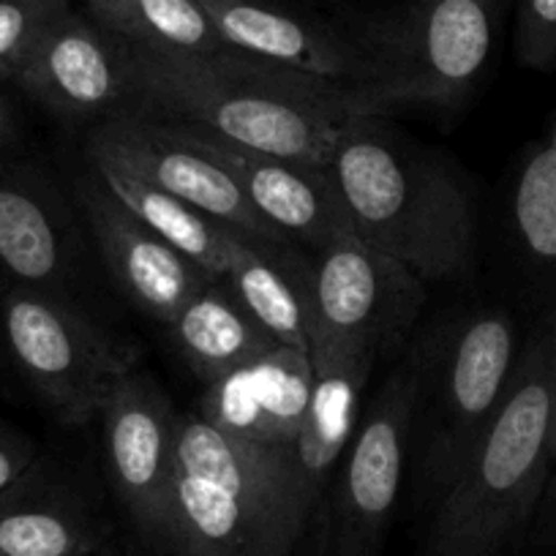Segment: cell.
Returning <instances> with one entry per match:
<instances>
[{"instance_id":"d6a6232c","label":"cell","mask_w":556,"mask_h":556,"mask_svg":"<svg viewBox=\"0 0 556 556\" xmlns=\"http://www.w3.org/2000/svg\"><path fill=\"white\" fill-rule=\"evenodd\" d=\"M83 556H117V554H115V551H112V548H106V545H104V548L93 551V554H83Z\"/></svg>"},{"instance_id":"4316f807","label":"cell","mask_w":556,"mask_h":556,"mask_svg":"<svg viewBox=\"0 0 556 556\" xmlns=\"http://www.w3.org/2000/svg\"><path fill=\"white\" fill-rule=\"evenodd\" d=\"M39 469V447L17 426L0 420V496Z\"/></svg>"},{"instance_id":"484cf974","label":"cell","mask_w":556,"mask_h":556,"mask_svg":"<svg viewBox=\"0 0 556 556\" xmlns=\"http://www.w3.org/2000/svg\"><path fill=\"white\" fill-rule=\"evenodd\" d=\"M516 58L534 72L556 68V0H518Z\"/></svg>"},{"instance_id":"3957f363","label":"cell","mask_w":556,"mask_h":556,"mask_svg":"<svg viewBox=\"0 0 556 556\" xmlns=\"http://www.w3.org/2000/svg\"><path fill=\"white\" fill-rule=\"evenodd\" d=\"M312 507L295 447L256 445L200 415H178L175 556H290Z\"/></svg>"},{"instance_id":"52a82bcc","label":"cell","mask_w":556,"mask_h":556,"mask_svg":"<svg viewBox=\"0 0 556 556\" xmlns=\"http://www.w3.org/2000/svg\"><path fill=\"white\" fill-rule=\"evenodd\" d=\"M496 12L500 0H417L379 36L366 79L346 90V112L458 104L489 63Z\"/></svg>"},{"instance_id":"d4e9b609","label":"cell","mask_w":556,"mask_h":556,"mask_svg":"<svg viewBox=\"0 0 556 556\" xmlns=\"http://www.w3.org/2000/svg\"><path fill=\"white\" fill-rule=\"evenodd\" d=\"M68 12V0H0V83H14L36 45Z\"/></svg>"},{"instance_id":"ac0fdd59","label":"cell","mask_w":556,"mask_h":556,"mask_svg":"<svg viewBox=\"0 0 556 556\" xmlns=\"http://www.w3.org/2000/svg\"><path fill=\"white\" fill-rule=\"evenodd\" d=\"M377 355V350L346 341H312V395L295 453L314 502L355 440L363 393Z\"/></svg>"},{"instance_id":"9a60e30c","label":"cell","mask_w":556,"mask_h":556,"mask_svg":"<svg viewBox=\"0 0 556 556\" xmlns=\"http://www.w3.org/2000/svg\"><path fill=\"white\" fill-rule=\"evenodd\" d=\"M77 229L55 186L34 164L0 162V276L7 285L68 295Z\"/></svg>"},{"instance_id":"83f0119b","label":"cell","mask_w":556,"mask_h":556,"mask_svg":"<svg viewBox=\"0 0 556 556\" xmlns=\"http://www.w3.org/2000/svg\"><path fill=\"white\" fill-rule=\"evenodd\" d=\"M532 540L540 548L556 551V472H551L543 500H540L538 513H534Z\"/></svg>"},{"instance_id":"7c38bea8","label":"cell","mask_w":556,"mask_h":556,"mask_svg":"<svg viewBox=\"0 0 556 556\" xmlns=\"http://www.w3.org/2000/svg\"><path fill=\"white\" fill-rule=\"evenodd\" d=\"M14 85L68 121L106 117L134 101L126 41L72 9L36 45Z\"/></svg>"},{"instance_id":"1f68e13d","label":"cell","mask_w":556,"mask_h":556,"mask_svg":"<svg viewBox=\"0 0 556 556\" xmlns=\"http://www.w3.org/2000/svg\"><path fill=\"white\" fill-rule=\"evenodd\" d=\"M545 333H548L551 339L556 341V306H554V312H551V319H548V330H545Z\"/></svg>"},{"instance_id":"30bf717a","label":"cell","mask_w":556,"mask_h":556,"mask_svg":"<svg viewBox=\"0 0 556 556\" xmlns=\"http://www.w3.org/2000/svg\"><path fill=\"white\" fill-rule=\"evenodd\" d=\"M308 281L314 339L382 352L409 333L426 306L424 281L352 227L317 251Z\"/></svg>"},{"instance_id":"ba28073f","label":"cell","mask_w":556,"mask_h":556,"mask_svg":"<svg viewBox=\"0 0 556 556\" xmlns=\"http://www.w3.org/2000/svg\"><path fill=\"white\" fill-rule=\"evenodd\" d=\"M417 352L399 368L355 431L325 523V556H382L412 447Z\"/></svg>"},{"instance_id":"e0dca14e","label":"cell","mask_w":556,"mask_h":556,"mask_svg":"<svg viewBox=\"0 0 556 556\" xmlns=\"http://www.w3.org/2000/svg\"><path fill=\"white\" fill-rule=\"evenodd\" d=\"M222 41L256 61L276 63L336 85L363 83L368 55H361L323 25L303 20L273 0H197Z\"/></svg>"},{"instance_id":"7402d4cb","label":"cell","mask_w":556,"mask_h":556,"mask_svg":"<svg viewBox=\"0 0 556 556\" xmlns=\"http://www.w3.org/2000/svg\"><path fill=\"white\" fill-rule=\"evenodd\" d=\"M90 169L101 178V184L117 197L126 207H131L134 216H139L156 235H162L173 249L189 256L194 265L211 273L213 278H224L243 245L251 238L232 232L229 227L218 224L207 213L197 211L180 197L162 191L148 180L134 178L131 173L112 164L88 162Z\"/></svg>"},{"instance_id":"603a6c76","label":"cell","mask_w":556,"mask_h":556,"mask_svg":"<svg viewBox=\"0 0 556 556\" xmlns=\"http://www.w3.org/2000/svg\"><path fill=\"white\" fill-rule=\"evenodd\" d=\"M96 25L131 47L216 52L227 47L197 0H83Z\"/></svg>"},{"instance_id":"836d02e7","label":"cell","mask_w":556,"mask_h":556,"mask_svg":"<svg viewBox=\"0 0 556 556\" xmlns=\"http://www.w3.org/2000/svg\"><path fill=\"white\" fill-rule=\"evenodd\" d=\"M7 281H3V276H0V295H3V290H7Z\"/></svg>"},{"instance_id":"8fae6325","label":"cell","mask_w":556,"mask_h":556,"mask_svg":"<svg viewBox=\"0 0 556 556\" xmlns=\"http://www.w3.org/2000/svg\"><path fill=\"white\" fill-rule=\"evenodd\" d=\"M106 472L142 538L173 551V456L178 415L146 371H131L101 409Z\"/></svg>"},{"instance_id":"9c48e42d","label":"cell","mask_w":556,"mask_h":556,"mask_svg":"<svg viewBox=\"0 0 556 556\" xmlns=\"http://www.w3.org/2000/svg\"><path fill=\"white\" fill-rule=\"evenodd\" d=\"M85 153L88 162L121 167L134 178L180 197L243 238L270 245L285 243L281 235L256 216L232 175L180 123L148 110H117L101 117L88 134Z\"/></svg>"},{"instance_id":"cb8c5ba5","label":"cell","mask_w":556,"mask_h":556,"mask_svg":"<svg viewBox=\"0 0 556 556\" xmlns=\"http://www.w3.org/2000/svg\"><path fill=\"white\" fill-rule=\"evenodd\" d=\"M513 222L523 251L556 267V148L534 146L523 159L513 191Z\"/></svg>"},{"instance_id":"4dcf8cb0","label":"cell","mask_w":556,"mask_h":556,"mask_svg":"<svg viewBox=\"0 0 556 556\" xmlns=\"http://www.w3.org/2000/svg\"><path fill=\"white\" fill-rule=\"evenodd\" d=\"M545 142H548L551 148H556V115H554V121H551V128H548V137H545Z\"/></svg>"},{"instance_id":"ffe728a7","label":"cell","mask_w":556,"mask_h":556,"mask_svg":"<svg viewBox=\"0 0 556 556\" xmlns=\"http://www.w3.org/2000/svg\"><path fill=\"white\" fill-rule=\"evenodd\" d=\"M169 330L186 366L205 382V388L278 344L222 278L202 287L175 314Z\"/></svg>"},{"instance_id":"d6986e66","label":"cell","mask_w":556,"mask_h":556,"mask_svg":"<svg viewBox=\"0 0 556 556\" xmlns=\"http://www.w3.org/2000/svg\"><path fill=\"white\" fill-rule=\"evenodd\" d=\"M104 545L83 502L39 469L0 496V556H83Z\"/></svg>"},{"instance_id":"277c9868","label":"cell","mask_w":556,"mask_h":556,"mask_svg":"<svg viewBox=\"0 0 556 556\" xmlns=\"http://www.w3.org/2000/svg\"><path fill=\"white\" fill-rule=\"evenodd\" d=\"M556 341L548 333L521 355L505 404L440 496L424 556H505L532 527L551 478Z\"/></svg>"},{"instance_id":"f546056e","label":"cell","mask_w":556,"mask_h":556,"mask_svg":"<svg viewBox=\"0 0 556 556\" xmlns=\"http://www.w3.org/2000/svg\"><path fill=\"white\" fill-rule=\"evenodd\" d=\"M551 462H556V393H554V412H551V440H548Z\"/></svg>"},{"instance_id":"5bb4252c","label":"cell","mask_w":556,"mask_h":556,"mask_svg":"<svg viewBox=\"0 0 556 556\" xmlns=\"http://www.w3.org/2000/svg\"><path fill=\"white\" fill-rule=\"evenodd\" d=\"M180 126L232 175L256 216L285 240H303L319 251L350 229L344 202L323 167L229 146L186 123Z\"/></svg>"},{"instance_id":"e575fe53","label":"cell","mask_w":556,"mask_h":556,"mask_svg":"<svg viewBox=\"0 0 556 556\" xmlns=\"http://www.w3.org/2000/svg\"><path fill=\"white\" fill-rule=\"evenodd\" d=\"M3 355H7V352H3V341H0V361H3Z\"/></svg>"},{"instance_id":"7a4b0ae2","label":"cell","mask_w":556,"mask_h":556,"mask_svg":"<svg viewBox=\"0 0 556 556\" xmlns=\"http://www.w3.org/2000/svg\"><path fill=\"white\" fill-rule=\"evenodd\" d=\"M325 173L350 227L424 285L467 270L475 251L472 194L447 159L399 142L379 117L350 115Z\"/></svg>"},{"instance_id":"6da1fadb","label":"cell","mask_w":556,"mask_h":556,"mask_svg":"<svg viewBox=\"0 0 556 556\" xmlns=\"http://www.w3.org/2000/svg\"><path fill=\"white\" fill-rule=\"evenodd\" d=\"M128 47L134 101L229 146L323 167L350 121L346 85L245 52H159Z\"/></svg>"},{"instance_id":"5b68a950","label":"cell","mask_w":556,"mask_h":556,"mask_svg":"<svg viewBox=\"0 0 556 556\" xmlns=\"http://www.w3.org/2000/svg\"><path fill=\"white\" fill-rule=\"evenodd\" d=\"M518 361L516 323L496 308L445 325L417 350L412 445L431 494L456 483L505 404Z\"/></svg>"},{"instance_id":"8992f818","label":"cell","mask_w":556,"mask_h":556,"mask_svg":"<svg viewBox=\"0 0 556 556\" xmlns=\"http://www.w3.org/2000/svg\"><path fill=\"white\" fill-rule=\"evenodd\" d=\"M0 341L41 404L66 426H88L117 384L137 371V350L106 333L61 292L9 285L0 295Z\"/></svg>"},{"instance_id":"44dd1931","label":"cell","mask_w":556,"mask_h":556,"mask_svg":"<svg viewBox=\"0 0 556 556\" xmlns=\"http://www.w3.org/2000/svg\"><path fill=\"white\" fill-rule=\"evenodd\" d=\"M222 281H227L251 317L278 344L312 352L314 308L308 267H298L292 256L281 254V245L249 240Z\"/></svg>"},{"instance_id":"f1b7e54d","label":"cell","mask_w":556,"mask_h":556,"mask_svg":"<svg viewBox=\"0 0 556 556\" xmlns=\"http://www.w3.org/2000/svg\"><path fill=\"white\" fill-rule=\"evenodd\" d=\"M17 137H20V117L17 112H14L12 101L0 93V148L14 146Z\"/></svg>"},{"instance_id":"2e32d148","label":"cell","mask_w":556,"mask_h":556,"mask_svg":"<svg viewBox=\"0 0 556 556\" xmlns=\"http://www.w3.org/2000/svg\"><path fill=\"white\" fill-rule=\"evenodd\" d=\"M312 395V352L276 344L207 384L197 415L238 440L295 447Z\"/></svg>"},{"instance_id":"4fadbf2b","label":"cell","mask_w":556,"mask_h":556,"mask_svg":"<svg viewBox=\"0 0 556 556\" xmlns=\"http://www.w3.org/2000/svg\"><path fill=\"white\" fill-rule=\"evenodd\" d=\"M74 197L117 287L159 323H173L175 314L213 281L211 273L134 216L131 207L123 205L93 169L74 178Z\"/></svg>"}]
</instances>
